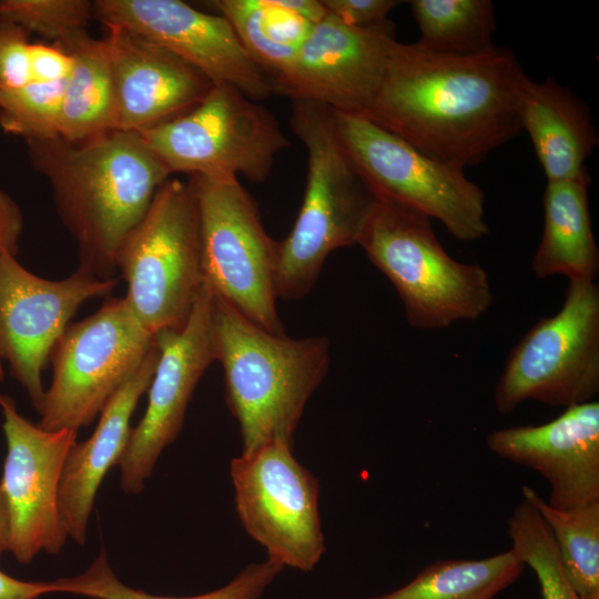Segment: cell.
<instances>
[{"label": "cell", "instance_id": "1", "mask_svg": "<svg viewBox=\"0 0 599 599\" xmlns=\"http://www.w3.org/2000/svg\"><path fill=\"white\" fill-rule=\"evenodd\" d=\"M526 78L504 48L453 57L397 41L364 115L429 158L465 170L521 132Z\"/></svg>", "mask_w": 599, "mask_h": 599}, {"label": "cell", "instance_id": "2", "mask_svg": "<svg viewBox=\"0 0 599 599\" xmlns=\"http://www.w3.org/2000/svg\"><path fill=\"white\" fill-rule=\"evenodd\" d=\"M27 143L31 164L49 181L60 220L78 245L79 266L100 280L114 278L121 244L170 172L138 132Z\"/></svg>", "mask_w": 599, "mask_h": 599}, {"label": "cell", "instance_id": "3", "mask_svg": "<svg viewBox=\"0 0 599 599\" xmlns=\"http://www.w3.org/2000/svg\"><path fill=\"white\" fill-rule=\"evenodd\" d=\"M213 334L242 453L271 443L293 445L305 406L328 370V339L272 333L214 294Z\"/></svg>", "mask_w": 599, "mask_h": 599}, {"label": "cell", "instance_id": "4", "mask_svg": "<svg viewBox=\"0 0 599 599\" xmlns=\"http://www.w3.org/2000/svg\"><path fill=\"white\" fill-rule=\"evenodd\" d=\"M290 123L306 151V185L294 226L278 245L275 287L277 298L300 300L333 251L357 245L378 199L345 152L331 109L292 100Z\"/></svg>", "mask_w": 599, "mask_h": 599}, {"label": "cell", "instance_id": "5", "mask_svg": "<svg viewBox=\"0 0 599 599\" xmlns=\"http://www.w3.org/2000/svg\"><path fill=\"white\" fill-rule=\"evenodd\" d=\"M357 245L394 285L414 328L476 321L493 304L488 272L451 257L418 212L378 200Z\"/></svg>", "mask_w": 599, "mask_h": 599}, {"label": "cell", "instance_id": "6", "mask_svg": "<svg viewBox=\"0 0 599 599\" xmlns=\"http://www.w3.org/2000/svg\"><path fill=\"white\" fill-rule=\"evenodd\" d=\"M124 300L155 335L182 328L204 283L196 199L190 182L167 179L116 253Z\"/></svg>", "mask_w": 599, "mask_h": 599}, {"label": "cell", "instance_id": "7", "mask_svg": "<svg viewBox=\"0 0 599 599\" xmlns=\"http://www.w3.org/2000/svg\"><path fill=\"white\" fill-rule=\"evenodd\" d=\"M172 173L264 182L290 144L274 114L229 84L189 111L138 132Z\"/></svg>", "mask_w": 599, "mask_h": 599}, {"label": "cell", "instance_id": "8", "mask_svg": "<svg viewBox=\"0 0 599 599\" xmlns=\"http://www.w3.org/2000/svg\"><path fill=\"white\" fill-rule=\"evenodd\" d=\"M332 113L345 152L378 200L438 220L459 241L489 233L484 192L464 170L429 158L364 114Z\"/></svg>", "mask_w": 599, "mask_h": 599}, {"label": "cell", "instance_id": "9", "mask_svg": "<svg viewBox=\"0 0 599 599\" xmlns=\"http://www.w3.org/2000/svg\"><path fill=\"white\" fill-rule=\"evenodd\" d=\"M200 223L204 282L258 326L284 333L276 309L280 242L265 231L256 202L237 177L190 175Z\"/></svg>", "mask_w": 599, "mask_h": 599}, {"label": "cell", "instance_id": "10", "mask_svg": "<svg viewBox=\"0 0 599 599\" xmlns=\"http://www.w3.org/2000/svg\"><path fill=\"white\" fill-rule=\"evenodd\" d=\"M599 393V287L569 281L558 313L540 318L509 353L494 392L500 414L526 400L570 407Z\"/></svg>", "mask_w": 599, "mask_h": 599}, {"label": "cell", "instance_id": "11", "mask_svg": "<svg viewBox=\"0 0 599 599\" xmlns=\"http://www.w3.org/2000/svg\"><path fill=\"white\" fill-rule=\"evenodd\" d=\"M153 344L154 335L124 297L108 298L92 315L70 323L50 355L53 377L38 426L77 432L89 426Z\"/></svg>", "mask_w": 599, "mask_h": 599}, {"label": "cell", "instance_id": "12", "mask_svg": "<svg viewBox=\"0 0 599 599\" xmlns=\"http://www.w3.org/2000/svg\"><path fill=\"white\" fill-rule=\"evenodd\" d=\"M237 517L267 559L311 571L324 551L315 476L292 445L271 443L234 457L230 464Z\"/></svg>", "mask_w": 599, "mask_h": 599}, {"label": "cell", "instance_id": "13", "mask_svg": "<svg viewBox=\"0 0 599 599\" xmlns=\"http://www.w3.org/2000/svg\"><path fill=\"white\" fill-rule=\"evenodd\" d=\"M116 283V277L100 280L80 266L67 278L47 280L0 251V361L8 363L38 413L45 396L42 372L70 319L84 302L108 295Z\"/></svg>", "mask_w": 599, "mask_h": 599}, {"label": "cell", "instance_id": "14", "mask_svg": "<svg viewBox=\"0 0 599 599\" xmlns=\"http://www.w3.org/2000/svg\"><path fill=\"white\" fill-rule=\"evenodd\" d=\"M0 408L7 441L0 486L9 516L8 551L19 562L29 564L41 551L59 554L68 538L59 511V486L78 432L40 428L1 393Z\"/></svg>", "mask_w": 599, "mask_h": 599}, {"label": "cell", "instance_id": "15", "mask_svg": "<svg viewBox=\"0 0 599 599\" xmlns=\"http://www.w3.org/2000/svg\"><path fill=\"white\" fill-rule=\"evenodd\" d=\"M159 349L146 410L132 428L118 466L123 491L144 489L162 451L180 434L186 408L207 367L216 361L213 292L204 282L186 324L154 335Z\"/></svg>", "mask_w": 599, "mask_h": 599}, {"label": "cell", "instance_id": "16", "mask_svg": "<svg viewBox=\"0 0 599 599\" xmlns=\"http://www.w3.org/2000/svg\"><path fill=\"white\" fill-rule=\"evenodd\" d=\"M93 11L104 26L126 28L160 44L214 84H229L256 102L275 93L270 78L219 13L180 0H98Z\"/></svg>", "mask_w": 599, "mask_h": 599}, {"label": "cell", "instance_id": "17", "mask_svg": "<svg viewBox=\"0 0 599 599\" xmlns=\"http://www.w3.org/2000/svg\"><path fill=\"white\" fill-rule=\"evenodd\" d=\"M396 42L389 20L357 28L327 13L312 28L275 93L313 101L332 111L365 114Z\"/></svg>", "mask_w": 599, "mask_h": 599}, {"label": "cell", "instance_id": "18", "mask_svg": "<svg viewBox=\"0 0 599 599\" xmlns=\"http://www.w3.org/2000/svg\"><path fill=\"white\" fill-rule=\"evenodd\" d=\"M495 455L528 467L549 484L547 504L570 509L599 501V402L567 407L541 425L496 429L486 438Z\"/></svg>", "mask_w": 599, "mask_h": 599}, {"label": "cell", "instance_id": "19", "mask_svg": "<svg viewBox=\"0 0 599 599\" xmlns=\"http://www.w3.org/2000/svg\"><path fill=\"white\" fill-rule=\"evenodd\" d=\"M103 38L112 69L114 130L140 132L196 105L214 83L160 44L120 26Z\"/></svg>", "mask_w": 599, "mask_h": 599}, {"label": "cell", "instance_id": "20", "mask_svg": "<svg viewBox=\"0 0 599 599\" xmlns=\"http://www.w3.org/2000/svg\"><path fill=\"white\" fill-rule=\"evenodd\" d=\"M158 358L154 343L139 368L106 403L93 434L75 443L68 453L59 486V511L68 537L79 545L87 541L98 489L124 454L132 432V415L149 389Z\"/></svg>", "mask_w": 599, "mask_h": 599}, {"label": "cell", "instance_id": "21", "mask_svg": "<svg viewBox=\"0 0 599 599\" xmlns=\"http://www.w3.org/2000/svg\"><path fill=\"white\" fill-rule=\"evenodd\" d=\"M519 120L532 143L547 182L577 179L599 144L591 112L570 89L548 77L526 78L519 97Z\"/></svg>", "mask_w": 599, "mask_h": 599}, {"label": "cell", "instance_id": "22", "mask_svg": "<svg viewBox=\"0 0 599 599\" xmlns=\"http://www.w3.org/2000/svg\"><path fill=\"white\" fill-rule=\"evenodd\" d=\"M589 174L547 182L544 193V231L531 260L538 278L564 275L568 281H596L599 250L591 227Z\"/></svg>", "mask_w": 599, "mask_h": 599}, {"label": "cell", "instance_id": "23", "mask_svg": "<svg viewBox=\"0 0 599 599\" xmlns=\"http://www.w3.org/2000/svg\"><path fill=\"white\" fill-rule=\"evenodd\" d=\"M57 44L73 60L64 83L59 136L82 142L114 130V83L104 40L82 31Z\"/></svg>", "mask_w": 599, "mask_h": 599}, {"label": "cell", "instance_id": "24", "mask_svg": "<svg viewBox=\"0 0 599 599\" xmlns=\"http://www.w3.org/2000/svg\"><path fill=\"white\" fill-rule=\"evenodd\" d=\"M233 27L274 89L290 72L314 24L282 0H216L211 2Z\"/></svg>", "mask_w": 599, "mask_h": 599}, {"label": "cell", "instance_id": "25", "mask_svg": "<svg viewBox=\"0 0 599 599\" xmlns=\"http://www.w3.org/2000/svg\"><path fill=\"white\" fill-rule=\"evenodd\" d=\"M524 568L510 549L483 559L438 560L399 589L366 599H493Z\"/></svg>", "mask_w": 599, "mask_h": 599}, {"label": "cell", "instance_id": "26", "mask_svg": "<svg viewBox=\"0 0 599 599\" xmlns=\"http://www.w3.org/2000/svg\"><path fill=\"white\" fill-rule=\"evenodd\" d=\"M420 49L444 55L471 57L493 51L497 28L490 0H413Z\"/></svg>", "mask_w": 599, "mask_h": 599}, {"label": "cell", "instance_id": "27", "mask_svg": "<svg viewBox=\"0 0 599 599\" xmlns=\"http://www.w3.org/2000/svg\"><path fill=\"white\" fill-rule=\"evenodd\" d=\"M521 494L537 508L558 548L566 573L580 599H599V501L556 509L534 488Z\"/></svg>", "mask_w": 599, "mask_h": 599}, {"label": "cell", "instance_id": "28", "mask_svg": "<svg viewBox=\"0 0 599 599\" xmlns=\"http://www.w3.org/2000/svg\"><path fill=\"white\" fill-rule=\"evenodd\" d=\"M280 564L266 559L244 567L233 580L214 591L192 597H169L145 592L121 582L113 572L104 550L89 568L75 577L51 581V593L67 592L92 599H258L283 570Z\"/></svg>", "mask_w": 599, "mask_h": 599}, {"label": "cell", "instance_id": "29", "mask_svg": "<svg viewBox=\"0 0 599 599\" xmlns=\"http://www.w3.org/2000/svg\"><path fill=\"white\" fill-rule=\"evenodd\" d=\"M510 550L539 581L544 599H580L564 568L551 531L535 505L522 496L507 519Z\"/></svg>", "mask_w": 599, "mask_h": 599}, {"label": "cell", "instance_id": "30", "mask_svg": "<svg viewBox=\"0 0 599 599\" xmlns=\"http://www.w3.org/2000/svg\"><path fill=\"white\" fill-rule=\"evenodd\" d=\"M65 80L31 81L18 89L0 90L3 132L26 141L58 136Z\"/></svg>", "mask_w": 599, "mask_h": 599}, {"label": "cell", "instance_id": "31", "mask_svg": "<svg viewBox=\"0 0 599 599\" xmlns=\"http://www.w3.org/2000/svg\"><path fill=\"white\" fill-rule=\"evenodd\" d=\"M93 13L87 0H1L0 21L61 43L85 31Z\"/></svg>", "mask_w": 599, "mask_h": 599}, {"label": "cell", "instance_id": "32", "mask_svg": "<svg viewBox=\"0 0 599 599\" xmlns=\"http://www.w3.org/2000/svg\"><path fill=\"white\" fill-rule=\"evenodd\" d=\"M29 33L0 21V90H13L32 81Z\"/></svg>", "mask_w": 599, "mask_h": 599}, {"label": "cell", "instance_id": "33", "mask_svg": "<svg viewBox=\"0 0 599 599\" xmlns=\"http://www.w3.org/2000/svg\"><path fill=\"white\" fill-rule=\"evenodd\" d=\"M327 13L357 28H368L385 22L387 14L398 7V0H322Z\"/></svg>", "mask_w": 599, "mask_h": 599}, {"label": "cell", "instance_id": "34", "mask_svg": "<svg viewBox=\"0 0 599 599\" xmlns=\"http://www.w3.org/2000/svg\"><path fill=\"white\" fill-rule=\"evenodd\" d=\"M72 67V57L59 44H30L32 81L57 82L65 80L71 73Z\"/></svg>", "mask_w": 599, "mask_h": 599}, {"label": "cell", "instance_id": "35", "mask_svg": "<svg viewBox=\"0 0 599 599\" xmlns=\"http://www.w3.org/2000/svg\"><path fill=\"white\" fill-rule=\"evenodd\" d=\"M23 229V217L17 203L0 190V251L17 254L19 238ZM4 373L0 361V382Z\"/></svg>", "mask_w": 599, "mask_h": 599}, {"label": "cell", "instance_id": "36", "mask_svg": "<svg viewBox=\"0 0 599 599\" xmlns=\"http://www.w3.org/2000/svg\"><path fill=\"white\" fill-rule=\"evenodd\" d=\"M51 593L49 582L24 581L0 569V599H39Z\"/></svg>", "mask_w": 599, "mask_h": 599}, {"label": "cell", "instance_id": "37", "mask_svg": "<svg viewBox=\"0 0 599 599\" xmlns=\"http://www.w3.org/2000/svg\"><path fill=\"white\" fill-rule=\"evenodd\" d=\"M9 550V516L6 499L0 486V558Z\"/></svg>", "mask_w": 599, "mask_h": 599}]
</instances>
